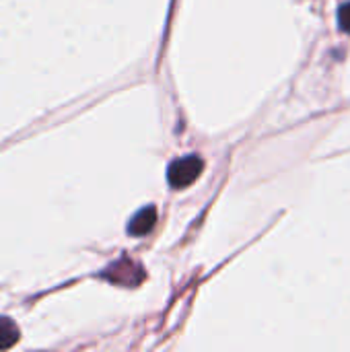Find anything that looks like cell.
Returning <instances> with one entry per match:
<instances>
[{
    "label": "cell",
    "instance_id": "cell-5",
    "mask_svg": "<svg viewBox=\"0 0 350 352\" xmlns=\"http://www.w3.org/2000/svg\"><path fill=\"white\" fill-rule=\"evenodd\" d=\"M338 25H340L342 31L350 33V2L340 6V10H338Z\"/></svg>",
    "mask_w": 350,
    "mask_h": 352
},
{
    "label": "cell",
    "instance_id": "cell-2",
    "mask_svg": "<svg viewBox=\"0 0 350 352\" xmlns=\"http://www.w3.org/2000/svg\"><path fill=\"white\" fill-rule=\"evenodd\" d=\"M103 276L109 278V280H113V283H118V285L134 287V285H138L144 278V272H142V266L140 264H134L132 260L124 258L118 264L109 266V270Z\"/></svg>",
    "mask_w": 350,
    "mask_h": 352
},
{
    "label": "cell",
    "instance_id": "cell-3",
    "mask_svg": "<svg viewBox=\"0 0 350 352\" xmlns=\"http://www.w3.org/2000/svg\"><path fill=\"white\" fill-rule=\"evenodd\" d=\"M155 221H157V208L155 206H146L142 210H138L130 225H128V233L134 235V237H142L146 235L153 227H155Z\"/></svg>",
    "mask_w": 350,
    "mask_h": 352
},
{
    "label": "cell",
    "instance_id": "cell-4",
    "mask_svg": "<svg viewBox=\"0 0 350 352\" xmlns=\"http://www.w3.org/2000/svg\"><path fill=\"white\" fill-rule=\"evenodd\" d=\"M19 340V328L12 320L0 318V349H10Z\"/></svg>",
    "mask_w": 350,
    "mask_h": 352
},
{
    "label": "cell",
    "instance_id": "cell-1",
    "mask_svg": "<svg viewBox=\"0 0 350 352\" xmlns=\"http://www.w3.org/2000/svg\"><path fill=\"white\" fill-rule=\"evenodd\" d=\"M202 167H204V163L196 155L173 161L171 167H169V184H171V188L179 190V188H186V186L194 184L196 177L200 175Z\"/></svg>",
    "mask_w": 350,
    "mask_h": 352
}]
</instances>
